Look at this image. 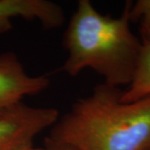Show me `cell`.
I'll return each instance as SVG.
<instances>
[{
  "mask_svg": "<svg viewBox=\"0 0 150 150\" xmlns=\"http://www.w3.org/2000/svg\"><path fill=\"white\" fill-rule=\"evenodd\" d=\"M121 88L104 84L78 99L46 139L75 150L150 149V96L121 100Z\"/></svg>",
  "mask_w": 150,
  "mask_h": 150,
  "instance_id": "1",
  "label": "cell"
},
{
  "mask_svg": "<svg viewBox=\"0 0 150 150\" xmlns=\"http://www.w3.org/2000/svg\"><path fill=\"white\" fill-rule=\"evenodd\" d=\"M127 1L118 17L104 15L89 0H79L64 34L67 58L62 70L74 77L91 69L114 88L133 80L143 42L131 28Z\"/></svg>",
  "mask_w": 150,
  "mask_h": 150,
  "instance_id": "2",
  "label": "cell"
},
{
  "mask_svg": "<svg viewBox=\"0 0 150 150\" xmlns=\"http://www.w3.org/2000/svg\"><path fill=\"white\" fill-rule=\"evenodd\" d=\"M59 117L56 108L32 107L23 102L0 112V150L33 146L38 135L52 128Z\"/></svg>",
  "mask_w": 150,
  "mask_h": 150,
  "instance_id": "3",
  "label": "cell"
},
{
  "mask_svg": "<svg viewBox=\"0 0 150 150\" xmlns=\"http://www.w3.org/2000/svg\"><path fill=\"white\" fill-rule=\"evenodd\" d=\"M49 84L47 76L28 74L14 54H0V112L22 103L25 97L42 93Z\"/></svg>",
  "mask_w": 150,
  "mask_h": 150,
  "instance_id": "4",
  "label": "cell"
},
{
  "mask_svg": "<svg viewBox=\"0 0 150 150\" xmlns=\"http://www.w3.org/2000/svg\"><path fill=\"white\" fill-rule=\"evenodd\" d=\"M16 18L36 20L50 29L61 27L65 20L63 8L48 0H0V34L10 30Z\"/></svg>",
  "mask_w": 150,
  "mask_h": 150,
  "instance_id": "5",
  "label": "cell"
},
{
  "mask_svg": "<svg viewBox=\"0 0 150 150\" xmlns=\"http://www.w3.org/2000/svg\"><path fill=\"white\" fill-rule=\"evenodd\" d=\"M150 96V42L143 43L133 80L122 90L123 102H134Z\"/></svg>",
  "mask_w": 150,
  "mask_h": 150,
  "instance_id": "6",
  "label": "cell"
},
{
  "mask_svg": "<svg viewBox=\"0 0 150 150\" xmlns=\"http://www.w3.org/2000/svg\"><path fill=\"white\" fill-rule=\"evenodd\" d=\"M129 16L131 23L139 24L141 41L143 43L150 42V0L131 2Z\"/></svg>",
  "mask_w": 150,
  "mask_h": 150,
  "instance_id": "7",
  "label": "cell"
},
{
  "mask_svg": "<svg viewBox=\"0 0 150 150\" xmlns=\"http://www.w3.org/2000/svg\"><path fill=\"white\" fill-rule=\"evenodd\" d=\"M45 147L48 148L49 150H75L74 149H72L71 147L67 146V145L54 143V142H52V141H50V140L48 139H46Z\"/></svg>",
  "mask_w": 150,
  "mask_h": 150,
  "instance_id": "8",
  "label": "cell"
},
{
  "mask_svg": "<svg viewBox=\"0 0 150 150\" xmlns=\"http://www.w3.org/2000/svg\"><path fill=\"white\" fill-rule=\"evenodd\" d=\"M19 150H49L48 148H44V149H41V148H33V146H30V147H27L24 149H22Z\"/></svg>",
  "mask_w": 150,
  "mask_h": 150,
  "instance_id": "9",
  "label": "cell"
},
{
  "mask_svg": "<svg viewBox=\"0 0 150 150\" xmlns=\"http://www.w3.org/2000/svg\"><path fill=\"white\" fill-rule=\"evenodd\" d=\"M148 150H150V149H148Z\"/></svg>",
  "mask_w": 150,
  "mask_h": 150,
  "instance_id": "10",
  "label": "cell"
}]
</instances>
